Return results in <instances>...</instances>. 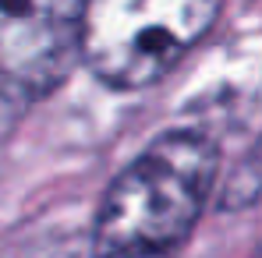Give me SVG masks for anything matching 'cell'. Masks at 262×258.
Listing matches in <instances>:
<instances>
[{"label": "cell", "mask_w": 262, "mask_h": 258, "mask_svg": "<svg viewBox=\"0 0 262 258\" xmlns=\"http://www.w3.org/2000/svg\"><path fill=\"white\" fill-rule=\"evenodd\" d=\"M220 156L202 131L160 134L121 173L96 216L92 258H177L216 184Z\"/></svg>", "instance_id": "6da1fadb"}, {"label": "cell", "mask_w": 262, "mask_h": 258, "mask_svg": "<svg viewBox=\"0 0 262 258\" xmlns=\"http://www.w3.org/2000/svg\"><path fill=\"white\" fill-rule=\"evenodd\" d=\"M223 0H85L82 57L99 82L145 88L206 39Z\"/></svg>", "instance_id": "7a4b0ae2"}, {"label": "cell", "mask_w": 262, "mask_h": 258, "mask_svg": "<svg viewBox=\"0 0 262 258\" xmlns=\"http://www.w3.org/2000/svg\"><path fill=\"white\" fill-rule=\"evenodd\" d=\"M85 0H0V103L25 106L82 57Z\"/></svg>", "instance_id": "3957f363"}, {"label": "cell", "mask_w": 262, "mask_h": 258, "mask_svg": "<svg viewBox=\"0 0 262 258\" xmlns=\"http://www.w3.org/2000/svg\"><path fill=\"white\" fill-rule=\"evenodd\" d=\"M259 198H262V145H255L237 163V170L230 173V180L223 187V202L234 205V209H245V205H252Z\"/></svg>", "instance_id": "277c9868"}]
</instances>
